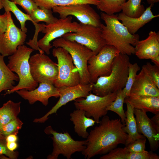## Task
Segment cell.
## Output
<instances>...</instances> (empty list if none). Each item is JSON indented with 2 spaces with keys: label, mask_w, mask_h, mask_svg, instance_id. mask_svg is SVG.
Instances as JSON below:
<instances>
[{
  "label": "cell",
  "mask_w": 159,
  "mask_h": 159,
  "mask_svg": "<svg viewBox=\"0 0 159 159\" xmlns=\"http://www.w3.org/2000/svg\"><path fill=\"white\" fill-rule=\"evenodd\" d=\"M140 67L137 63H129L128 65V76L124 87L122 90L123 92L127 97L130 95L131 87L135 80L138 72Z\"/></svg>",
  "instance_id": "32"
},
{
  "label": "cell",
  "mask_w": 159,
  "mask_h": 159,
  "mask_svg": "<svg viewBox=\"0 0 159 159\" xmlns=\"http://www.w3.org/2000/svg\"><path fill=\"white\" fill-rule=\"evenodd\" d=\"M125 103L126 104L127 110L125 112V125L123 128L128 135L125 146L137 139L145 137L138 131L136 119L134 117V108L128 102H126Z\"/></svg>",
  "instance_id": "23"
},
{
  "label": "cell",
  "mask_w": 159,
  "mask_h": 159,
  "mask_svg": "<svg viewBox=\"0 0 159 159\" xmlns=\"http://www.w3.org/2000/svg\"><path fill=\"white\" fill-rule=\"evenodd\" d=\"M105 25L100 27L102 37L106 44L114 47L120 53L128 56L135 54V46L139 40L138 34H132L117 18V14H100Z\"/></svg>",
  "instance_id": "2"
},
{
  "label": "cell",
  "mask_w": 159,
  "mask_h": 159,
  "mask_svg": "<svg viewBox=\"0 0 159 159\" xmlns=\"http://www.w3.org/2000/svg\"><path fill=\"white\" fill-rule=\"evenodd\" d=\"M72 17L69 16L64 18H60L54 22L48 24H40L39 32L44 34V36L38 41L39 48L49 54L53 45L51 42L62 37L64 34L76 32L79 29L81 24L72 21Z\"/></svg>",
  "instance_id": "6"
},
{
  "label": "cell",
  "mask_w": 159,
  "mask_h": 159,
  "mask_svg": "<svg viewBox=\"0 0 159 159\" xmlns=\"http://www.w3.org/2000/svg\"><path fill=\"white\" fill-rule=\"evenodd\" d=\"M52 45L55 48H62L69 53L79 74L80 83H90L87 68V62L92 56L95 54L94 52L83 45L63 37L54 40L53 42Z\"/></svg>",
  "instance_id": "5"
},
{
  "label": "cell",
  "mask_w": 159,
  "mask_h": 159,
  "mask_svg": "<svg viewBox=\"0 0 159 159\" xmlns=\"http://www.w3.org/2000/svg\"><path fill=\"white\" fill-rule=\"evenodd\" d=\"M4 57L0 53V94L3 91H6L12 89L15 82L19 80L18 75L12 71L6 64Z\"/></svg>",
  "instance_id": "24"
},
{
  "label": "cell",
  "mask_w": 159,
  "mask_h": 159,
  "mask_svg": "<svg viewBox=\"0 0 159 159\" xmlns=\"http://www.w3.org/2000/svg\"><path fill=\"white\" fill-rule=\"evenodd\" d=\"M52 10L53 12L58 14L61 18L73 16L83 24L100 27L102 24L100 16L89 4H77L57 6Z\"/></svg>",
  "instance_id": "13"
},
{
  "label": "cell",
  "mask_w": 159,
  "mask_h": 159,
  "mask_svg": "<svg viewBox=\"0 0 159 159\" xmlns=\"http://www.w3.org/2000/svg\"><path fill=\"white\" fill-rule=\"evenodd\" d=\"M40 8L52 9L55 7L77 4H85L97 6L99 0H33Z\"/></svg>",
  "instance_id": "26"
},
{
  "label": "cell",
  "mask_w": 159,
  "mask_h": 159,
  "mask_svg": "<svg viewBox=\"0 0 159 159\" xmlns=\"http://www.w3.org/2000/svg\"><path fill=\"white\" fill-rule=\"evenodd\" d=\"M10 0V1H11L12 0Z\"/></svg>",
  "instance_id": "45"
},
{
  "label": "cell",
  "mask_w": 159,
  "mask_h": 159,
  "mask_svg": "<svg viewBox=\"0 0 159 159\" xmlns=\"http://www.w3.org/2000/svg\"><path fill=\"white\" fill-rule=\"evenodd\" d=\"M3 7L5 12H12L19 21L21 25V29L26 33L27 29L26 26V22L29 20L32 22L30 16L22 11L12 1L9 0H1Z\"/></svg>",
  "instance_id": "27"
},
{
  "label": "cell",
  "mask_w": 159,
  "mask_h": 159,
  "mask_svg": "<svg viewBox=\"0 0 159 159\" xmlns=\"http://www.w3.org/2000/svg\"><path fill=\"white\" fill-rule=\"evenodd\" d=\"M120 53L114 47L106 44L90 59L87 68L91 83H95L100 77L110 74L114 59Z\"/></svg>",
  "instance_id": "9"
},
{
  "label": "cell",
  "mask_w": 159,
  "mask_h": 159,
  "mask_svg": "<svg viewBox=\"0 0 159 159\" xmlns=\"http://www.w3.org/2000/svg\"><path fill=\"white\" fill-rule=\"evenodd\" d=\"M92 84H79L71 87H63L59 88V98L56 104L46 114L42 117L35 119V123H44L49 118V116L52 114L56 113L57 110L62 106L69 102L74 101L80 98H85L92 91Z\"/></svg>",
  "instance_id": "14"
},
{
  "label": "cell",
  "mask_w": 159,
  "mask_h": 159,
  "mask_svg": "<svg viewBox=\"0 0 159 159\" xmlns=\"http://www.w3.org/2000/svg\"><path fill=\"white\" fill-rule=\"evenodd\" d=\"M129 95L159 97V89L141 69L136 76Z\"/></svg>",
  "instance_id": "19"
},
{
  "label": "cell",
  "mask_w": 159,
  "mask_h": 159,
  "mask_svg": "<svg viewBox=\"0 0 159 159\" xmlns=\"http://www.w3.org/2000/svg\"><path fill=\"white\" fill-rule=\"evenodd\" d=\"M146 140L145 137L140 138L125 145V148L129 152H141L145 150Z\"/></svg>",
  "instance_id": "36"
},
{
  "label": "cell",
  "mask_w": 159,
  "mask_h": 159,
  "mask_svg": "<svg viewBox=\"0 0 159 159\" xmlns=\"http://www.w3.org/2000/svg\"><path fill=\"white\" fill-rule=\"evenodd\" d=\"M153 6L150 4L145 10L143 14L137 18L128 16L121 12L117 14V18L127 28L129 32L132 34H135L145 24L153 19L159 17V15H154L151 11Z\"/></svg>",
  "instance_id": "20"
},
{
  "label": "cell",
  "mask_w": 159,
  "mask_h": 159,
  "mask_svg": "<svg viewBox=\"0 0 159 159\" xmlns=\"http://www.w3.org/2000/svg\"><path fill=\"white\" fill-rule=\"evenodd\" d=\"M3 8V7L1 1V0H0V9H2Z\"/></svg>",
  "instance_id": "44"
},
{
  "label": "cell",
  "mask_w": 159,
  "mask_h": 159,
  "mask_svg": "<svg viewBox=\"0 0 159 159\" xmlns=\"http://www.w3.org/2000/svg\"><path fill=\"white\" fill-rule=\"evenodd\" d=\"M126 102L134 108L155 114L159 112V97L129 95L125 97L124 102Z\"/></svg>",
  "instance_id": "21"
},
{
  "label": "cell",
  "mask_w": 159,
  "mask_h": 159,
  "mask_svg": "<svg viewBox=\"0 0 159 159\" xmlns=\"http://www.w3.org/2000/svg\"><path fill=\"white\" fill-rule=\"evenodd\" d=\"M15 92L22 98L27 100L30 105L39 101L45 106L48 104L50 97L57 98L60 96L59 88L47 82L39 83L37 88L31 91L22 89Z\"/></svg>",
  "instance_id": "16"
},
{
  "label": "cell",
  "mask_w": 159,
  "mask_h": 159,
  "mask_svg": "<svg viewBox=\"0 0 159 159\" xmlns=\"http://www.w3.org/2000/svg\"><path fill=\"white\" fill-rule=\"evenodd\" d=\"M6 146L11 151H14L18 146L16 142H6Z\"/></svg>",
  "instance_id": "40"
},
{
  "label": "cell",
  "mask_w": 159,
  "mask_h": 159,
  "mask_svg": "<svg viewBox=\"0 0 159 159\" xmlns=\"http://www.w3.org/2000/svg\"><path fill=\"white\" fill-rule=\"evenodd\" d=\"M23 124V122L17 117L2 127L0 130V135L5 138L10 135H17Z\"/></svg>",
  "instance_id": "33"
},
{
  "label": "cell",
  "mask_w": 159,
  "mask_h": 159,
  "mask_svg": "<svg viewBox=\"0 0 159 159\" xmlns=\"http://www.w3.org/2000/svg\"><path fill=\"white\" fill-rule=\"evenodd\" d=\"M34 49L25 45L19 46L16 52L9 56L7 66L10 69L16 74L19 80L18 83L11 90L6 91L4 95L22 90L31 91L39 85L31 75L29 60Z\"/></svg>",
  "instance_id": "4"
},
{
  "label": "cell",
  "mask_w": 159,
  "mask_h": 159,
  "mask_svg": "<svg viewBox=\"0 0 159 159\" xmlns=\"http://www.w3.org/2000/svg\"><path fill=\"white\" fill-rule=\"evenodd\" d=\"M8 24V13L5 12L0 15V34L7 30Z\"/></svg>",
  "instance_id": "38"
},
{
  "label": "cell",
  "mask_w": 159,
  "mask_h": 159,
  "mask_svg": "<svg viewBox=\"0 0 159 159\" xmlns=\"http://www.w3.org/2000/svg\"></svg>",
  "instance_id": "46"
},
{
  "label": "cell",
  "mask_w": 159,
  "mask_h": 159,
  "mask_svg": "<svg viewBox=\"0 0 159 159\" xmlns=\"http://www.w3.org/2000/svg\"><path fill=\"white\" fill-rule=\"evenodd\" d=\"M52 54L57 59L58 70L57 78L54 85L59 88L80 84L79 74L69 53L64 49L58 47L53 49Z\"/></svg>",
  "instance_id": "8"
},
{
  "label": "cell",
  "mask_w": 159,
  "mask_h": 159,
  "mask_svg": "<svg viewBox=\"0 0 159 159\" xmlns=\"http://www.w3.org/2000/svg\"><path fill=\"white\" fill-rule=\"evenodd\" d=\"M31 75L39 84L47 82L54 85L58 76L57 64L44 53H36L29 60Z\"/></svg>",
  "instance_id": "11"
},
{
  "label": "cell",
  "mask_w": 159,
  "mask_h": 159,
  "mask_svg": "<svg viewBox=\"0 0 159 159\" xmlns=\"http://www.w3.org/2000/svg\"><path fill=\"white\" fill-rule=\"evenodd\" d=\"M149 4H152L153 6L154 3L158 2L159 0H146Z\"/></svg>",
  "instance_id": "43"
},
{
  "label": "cell",
  "mask_w": 159,
  "mask_h": 159,
  "mask_svg": "<svg viewBox=\"0 0 159 159\" xmlns=\"http://www.w3.org/2000/svg\"><path fill=\"white\" fill-rule=\"evenodd\" d=\"M119 91L104 96L90 93L85 98L75 100L74 104L76 109L84 110L87 117H92L98 124L100 118L107 114V107L115 100Z\"/></svg>",
  "instance_id": "10"
},
{
  "label": "cell",
  "mask_w": 159,
  "mask_h": 159,
  "mask_svg": "<svg viewBox=\"0 0 159 159\" xmlns=\"http://www.w3.org/2000/svg\"><path fill=\"white\" fill-rule=\"evenodd\" d=\"M85 113L84 110L76 109L70 114V120L74 125L75 132L83 138H87L89 135L87 129L96 123L93 118L87 117Z\"/></svg>",
  "instance_id": "22"
},
{
  "label": "cell",
  "mask_w": 159,
  "mask_h": 159,
  "mask_svg": "<svg viewBox=\"0 0 159 159\" xmlns=\"http://www.w3.org/2000/svg\"><path fill=\"white\" fill-rule=\"evenodd\" d=\"M135 54L140 59H152L159 56V33L151 31L145 39L135 46Z\"/></svg>",
  "instance_id": "18"
},
{
  "label": "cell",
  "mask_w": 159,
  "mask_h": 159,
  "mask_svg": "<svg viewBox=\"0 0 159 159\" xmlns=\"http://www.w3.org/2000/svg\"><path fill=\"white\" fill-rule=\"evenodd\" d=\"M47 135H51L53 140V150L47 157V159H57L60 154L67 159L71 158L72 154L77 152H82L86 148V140H75L67 132L59 133L48 126L44 130Z\"/></svg>",
  "instance_id": "7"
},
{
  "label": "cell",
  "mask_w": 159,
  "mask_h": 159,
  "mask_svg": "<svg viewBox=\"0 0 159 159\" xmlns=\"http://www.w3.org/2000/svg\"><path fill=\"white\" fill-rule=\"evenodd\" d=\"M142 0H128L123 4L122 11L126 15L132 18L141 16L145 9L141 4Z\"/></svg>",
  "instance_id": "29"
},
{
  "label": "cell",
  "mask_w": 159,
  "mask_h": 159,
  "mask_svg": "<svg viewBox=\"0 0 159 159\" xmlns=\"http://www.w3.org/2000/svg\"><path fill=\"white\" fill-rule=\"evenodd\" d=\"M134 112L138 132L147 138L151 151L156 150L159 146V132L146 111L134 108Z\"/></svg>",
  "instance_id": "17"
},
{
  "label": "cell",
  "mask_w": 159,
  "mask_h": 159,
  "mask_svg": "<svg viewBox=\"0 0 159 159\" xmlns=\"http://www.w3.org/2000/svg\"><path fill=\"white\" fill-rule=\"evenodd\" d=\"M19 153L17 151L9 150L6 146V138L0 135V158L16 159Z\"/></svg>",
  "instance_id": "35"
},
{
  "label": "cell",
  "mask_w": 159,
  "mask_h": 159,
  "mask_svg": "<svg viewBox=\"0 0 159 159\" xmlns=\"http://www.w3.org/2000/svg\"><path fill=\"white\" fill-rule=\"evenodd\" d=\"M99 123L91 130L86 138V148L81 152L86 159L106 154L119 144L125 145L128 135L123 128L125 124L120 119H110L105 115Z\"/></svg>",
  "instance_id": "1"
},
{
  "label": "cell",
  "mask_w": 159,
  "mask_h": 159,
  "mask_svg": "<svg viewBox=\"0 0 159 159\" xmlns=\"http://www.w3.org/2000/svg\"><path fill=\"white\" fill-rule=\"evenodd\" d=\"M21 103L9 100L0 108V130L6 124L17 117L20 112Z\"/></svg>",
  "instance_id": "25"
},
{
  "label": "cell",
  "mask_w": 159,
  "mask_h": 159,
  "mask_svg": "<svg viewBox=\"0 0 159 159\" xmlns=\"http://www.w3.org/2000/svg\"><path fill=\"white\" fill-rule=\"evenodd\" d=\"M142 69L159 89V67L148 62L142 66Z\"/></svg>",
  "instance_id": "34"
},
{
  "label": "cell",
  "mask_w": 159,
  "mask_h": 159,
  "mask_svg": "<svg viewBox=\"0 0 159 159\" xmlns=\"http://www.w3.org/2000/svg\"><path fill=\"white\" fill-rule=\"evenodd\" d=\"M80 24L77 32L67 33L62 37L83 45L97 54L106 44L102 37L101 27Z\"/></svg>",
  "instance_id": "12"
},
{
  "label": "cell",
  "mask_w": 159,
  "mask_h": 159,
  "mask_svg": "<svg viewBox=\"0 0 159 159\" xmlns=\"http://www.w3.org/2000/svg\"><path fill=\"white\" fill-rule=\"evenodd\" d=\"M150 119L157 131L159 132V112L155 114V115Z\"/></svg>",
  "instance_id": "39"
},
{
  "label": "cell",
  "mask_w": 159,
  "mask_h": 159,
  "mask_svg": "<svg viewBox=\"0 0 159 159\" xmlns=\"http://www.w3.org/2000/svg\"><path fill=\"white\" fill-rule=\"evenodd\" d=\"M155 65L159 67V56L151 59Z\"/></svg>",
  "instance_id": "42"
},
{
  "label": "cell",
  "mask_w": 159,
  "mask_h": 159,
  "mask_svg": "<svg viewBox=\"0 0 159 159\" xmlns=\"http://www.w3.org/2000/svg\"><path fill=\"white\" fill-rule=\"evenodd\" d=\"M18 140L16 135H10L6 137V142H16Z\"/></svg>",
  "instance_id": "41"
},
{
  "label": "cell",
  "mask_w": 159,
  "mask_h": 159,
  "mask_svg": "<svg viewBox=\"0 0 159 159\" xmlns=\"http://www.w3.org/2000/svg\"><path fill=\"white\" fill-rule=\"evenodd\" d=\"M126 97L122 90L119 91L115 100L107 108L108 111H112L117 114L121 118V122L124 124H125L126 115L123 106Z\"/></svg>",
  "instance_id": "31"
},
{
  "label": "cell",
  "mask_w": 159,
  "mask_h": 159,
  "mask_svg": "<svg viewBox=\"0 0 159 159\" xmlns=\"http://www.w3.org/2000/svg\"><path fill=\"white\" fill-rule=\"evenodd\" d=\"M6 13H8L7 28L5 32L0 34V53L4 57L12 55L19 46L24 45L27 36L26 33L15 24L11 12Z\"/></svg>",
  "instance_id": "15"
},
{
  "label": "cell",
  "mask_w": 159,
  "mask_h": 159,
  "mask_svg": "<svg viewBox=\"0 0 159 159\" xmlns=\"http://www.w3.org/2000/svg\"><path fill=\"white\" fill-rule=\"evenodd\" d=\"M11 1L16 5H19L21 6L29 16L34 9L38 7L33 0H12Z\"/></svg>",
  "instance_id": "37"
},
{
  "label": "cell",
  "mask_w": 159,
  "mask_h": 159,
  "mask_svg": "<svg viewBox=\"0 0 159 159\" xmlns=\"http://www.w3.org/2000/svg\"><path fill=\"white\" fill-rule=\"evenodd\" d=\"M52 10L39 7L34 9L30 15L34 25L36 26L40 21L45 22L47 24L55 21L58 19L54 16Z\"/></svg>",
  "instance_id": "28"
},
{
  "label": "cell",
  "mask_w": 159,
  "mask_h": 159,
  "mask_svg": "<svg viewBox=\"0 0 159 159\" xmlns=\"http://www.w3.org/2000/svg\"><path fill=\"white\" fill-rule=\"evenodd\" d=\"M100 3L96 6L100 11L111 15L122 11L124 4L127 0H99Z\"/></svg>",
  "instance_id": "30"
},
{
  "label": "cell",
  "mask_w": 159,
  "mask_h": 159,
  "mask_svg": "<svg viewBox=\"0 0 159 159\" xmlns=\"http://www.w3.org/2000/svg\"><path fill=\"white\" fill-rule=\"evenodd\" d=\"M130 62L128 55L120 53L114 59L110 74L99 77L92 84L93 93L104 96L122 90L127 82Z\"/></svg>",
  "instance_id": "3"
}]
</instances>
